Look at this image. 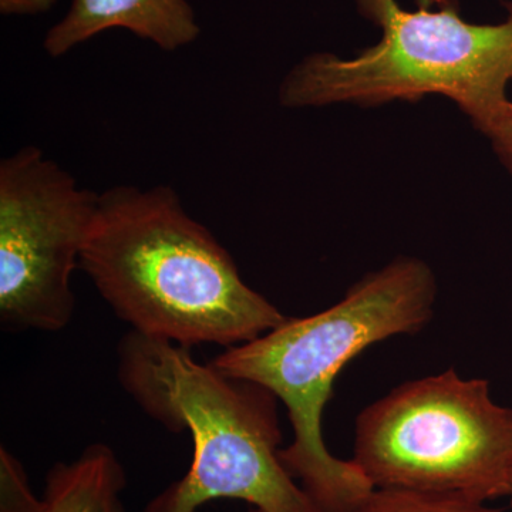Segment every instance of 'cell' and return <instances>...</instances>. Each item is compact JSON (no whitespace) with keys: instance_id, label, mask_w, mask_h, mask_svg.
I'll return each instance as SVG.
<instances>
[{"instance_id":"14","label":"cell","mask_w":512,"mask_h":512,"mask_svg":"<svg viewBox=\"0 0 512 512\" xmlns=\"http://www.w3.org/2000/svg\"><path fill=\"white\" fill-rule=\"evenodd\" d=\"M252 512H254V511H252Z\"/></svg>"},{"instance_id":"10","label":"cell","mask_w":512,"mask_h":512,"mask_svg":"<svg viewBox=\"0 0 512 512\" xmlns=\"http://www.w3.org/2000/svg\"><path fill=\"white\" fill-rule=\"evenodd\" d=\"M2 470V505L0 512H40L42 500L30 490L28 478L19 461L9 451H0Z\"/></svg>"},{"instance_id":"5","label":"cell","mask_w":512,"mask_h":512,"mask_svg":"<svg viewBox=\"0 0 512 512\" xmlns=\"http://www.w3.org/2000/svg\"><path fill=\"white\" fill-rule=\"evenodd\" d=\"M352 461L375 488L508 497L512 409L454 369L410 380L357 416Z\"/></svg>"},{"instance_id":"1","label":"cell","mask_w":512,"mask_h":512,"mask_svg":"<svg viewBox=\"0 0 512 512\" xmlns=\"http://www.w3.org/2000/svg\"><path fill=\"white\" fill-rule=\"evenodd\" d=\"M80 266L131 330L184 348L244 345L286 319L167 185L101 192Z\"/></svg>"},{"instance_id":"11","label":"cell","mask_w":512,"mask_h":512,"mask_svg":"<svg viewBox=\"0 0 512 512\" xmlns=\"http://www.w3.org/2000/svg\"><path fill=\"white\" fill-rule=\"evenodd\" d=\"M478 130L490 138L495 153L512 175V101L501 104Z\"/></svg>"},{"instance_id":"3","label":"cell","mask_w":512,"mask_h":512,"mask_svg":"<svg viewBox=\"0 0 512 512\" xmlns=\"http://www.w3.org/2000/svg\"><path fill=\"white\" fill-rule=\"evenodd\" d=\"M119 380L144 413L174 433L188 430L194 444L188 473L144 512H195L220 498L244 501L254 512H319L282 463L271 390L134 330L120 340Z\"/></svg>"},{"instance_id":"9","label":"cell","mask_w":512,"mask_h":512,"mask_svg":"<svg viewBox=\"0 0 512 512\" xmlns=\"http://www.w3.org/2000/svg\"><path fill=\"white\" fill-rule=\"evenodd\" d=\"M348 512H504L463 495L375 488Z\"/></svg>"},{"instance_id":"2","label":"cell","mask_w":512,"mask_h":512,"mask_svg":"<svg viewBox=\"0 0 512 512\" xmlns=\"http://www.w3.org/2000/svg\"><path fill=\"white\" fill-rule=\"evenodd\" d=\"M436 293L429 265L396 259L336 305L308 318H286L212 360L222 375L261 384L285 404L295 437L281 460L319 512H348L375 490L352 460L333 456L323 440L322 414L336 377L369 346L426 328Z\"/></svg>"},{"instance_id":"12","label":"cell","mask_w":512,"mask_h":512,"mask_svg":"<svg viewBox=\"0 0 512 512\" xmlns=\"http://www.w3.org/2000/svg\"><path fill=\"white\" fill-rule=\"evenodd\" d=\"M57 0H0L3 15H39L49 12Z\"/></svg>"},{"instance_id":"6","label":"cell","mask_w":512,"mask_h":512,"mask_svg":"<svg viewBox=\"0 0 512 512\" xmlns=\"http://www.w3.org/2000/svg\"><path fill=\"white\" fill-rule=\"evenodd\" d=\"M100 194L80 187L43 150L0 163V320L10 330L57 332L73 318L70 282Z\"/></svg>"},{"instance_id":"7","label":"cell","mask_w":512,"mask_h":512,"mask_svg":"<svg viewBox=\"0 0 512 512\" xmlns=\"http://www.w3.org/2000/svg\"><path fill=\"white\" fill-rule=\"evenodd\" d=\"M117 28L167 52L191 45L201 33L187 0H73L66 16L47 32L43 46L50 57H60Z\"/></svg>"},{"instance_id":"4","label":"cell","mask_w":512,"mask_h":512,"mask_svg":"<svg viewBox=\"0 0 512 512\" xmlns=\"http://www.w3.org/2000/svg\"><path fill=\"white\" fill-rule=\"evenodd\" d=\"M382 29V40L355 59L329 53L305 57L286 76V107L333 103L376 106L441 94L456 101L478 128L507 101L512 80V5L498 25H474L454 6L404 10L397 0H357Z\"/></svg>"},{"instance_id":"8","label":"cell","mask_w":512,"mask_h":512,"mask_svg":"<svg viewBox=\"0 0 512 512\" xmlns=\"http://www.w3.org/2000/svg\"><path fill=\"white\" fill-rule=\"evenodd\" d=\"M126 471L106 444H92L72 463H57L46 477L40 512H126Z\"/></svg>"},{"instance_id":"13","label":"cell","mask_w":512,"mask_h":512,"mask_svg":"<svg viewBox=\"0 0 512 512\" xmlns=\"http://www.w3.org/2000/svg\"><path fill=\"white\" fill-rule=\"evenodd\" d=\"M508 498H510V507L512 510V483H511V488H510V494H508Z\"/></svg>"}]
</instances>
